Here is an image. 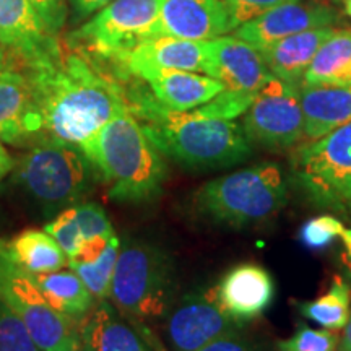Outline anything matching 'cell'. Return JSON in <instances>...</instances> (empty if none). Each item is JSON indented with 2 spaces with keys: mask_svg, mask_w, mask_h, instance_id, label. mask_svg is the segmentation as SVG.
<instances>
[{
  "mask_svg": "<svg viewBox=\"0 0 351 351\" xmlns=\"http://www.w3.org/2000/svg\"><path fill=\"white\" fill-rule=\"evenodd\" d=\"M32 83L38 135L80 147L129 109L125 86L80 54L25 67Z\"/></svg>",
  "mask_w": 351,
  "mask_h": 351,
  "instance_id": "obj_1",
  "label": "cell"
},
{
  "mask_svg": "<svg viewBox=\"0 0 351 351\" xmlns=\"http://www.w3.org/2000/svg\"><path fill=\"white\" fill-rule=\"evenodd\" d=\"M129 109L161 155L189 169H225L252 155L243 125L192 111H173L155 98L150 88H125Z\"/></svg>",
  "mask_w": 351,
  "mask_h": 351,
  "instance_id": "obj_2",
  "label": "cell"
},
{
  "mask_svg": "<svg viewBox=\"0 0 351 351\" xmlns=\"http://www.w3.org/2000/svg\"><path fill=\"white\" fill-rule=\"evenodd\" d=\"M80 150L108 186V197L122 204H147L163 192L168 168L130 111L114 117Z\"/></svg>",
  "mask_w": 351,
  "mask_h": 351,
  "instance_id": "obj_3",
  "label": "cell"
},
{
  "mask_svg": "<svg viewBox=\"0 0 351 351\" xmlns=\"http://www.w3.org/2000/svg\"><path fill=\"white\" fill-rule=\"evenodd\" d=\"M287 204V184L276 163H261L215 178L194 195L200 217L234 230L261 225Z\"/></svg>",
  "mask_w": 351,
  "mask_h": 351,
  "instance_id": "obj_4",
  "label": "cell"
},
{
  "mask_svg": "<svg viewBox=\"0 0 351 351\" xmlns=\"http://www.w3.org/2000/svg\"><path fill=\"white\" fill-rule=\"evenodd\" d=\"M174 270L169 257L150 244H127L121 249L109 298L132 320H155L166 315L174 298Z\"/></svg>",
  "mask_w": 351,
  "mask_h": 351,
  "instance_id": "obj_5",
  "label": "cell"
},
{
  "mask_svg": "<svg viewBox=\"0 0 351 351\" xmlns=\"http://www.w3.org/2000/svg\"><path fill=\"white\" fill-rule=\"evenodd\" d=\"M93 169L80 147L41 137L21 158L16 181L41 204L62 207L75 204L90 191Z\"/></svg>",
  "mask_w": 351,
  "mask_h": 351,
  "instance_id": "obj_6",
  "label": "cell"
},
{
  "mask_svg": "<svg viewBox=\"0 0 351 351\" xmlns=\"http://www.w3.org/2000/svg\"><path fill=\"white\" fill-rule=\"evenodd\" d=\"M0 301L15 313L41 351L80 350V322L56 311L38 288L33 274L0 245Z\"/></svg>",
  "mask_w": 351,
  "mask_h": 351,
  "instance_id": "obj_7",
  "label": "cell"
},
{
  "mask_svg": "<svg viewBox=\"0 0 351 351\" xmlns=\"http://www.w3.org/2000/svg\"><path fill=\"white\" fill-rule=\"evenodd\" d=\"M302 187L319 204L351 210V121L293 152Z\"/></svg>",
  "mask_w": 351,
  "mask_h": 351,
  "instance_id": "obj_8",
  "label": "cell"
},
{
  "mask_svg": "<svg viewBox=\"0 0 351 351\" xmlns=\"http://www.w3.org/2000/svg\"><path fill=\"white\" fill-rule=\"evenodd\" d=\"M161 0H112L90 21L69 34L96 57L119 64V60L143 39L153 38L160 19Z\"/></svg>",
  "mask_w": 351,
  "mask_h": 351,
  "instance_id": "obj_9",
  "label": "cell"
},
{
  "mask_svg": "<svg viewBox=\"0 0 351 351\" xmlns=\"http://www.w3.org/2000/svg\"><path fill=\"white\" fill-rule=\"evenodd\" d=\"M243 129L251 143L270 152L300 147L304 140L300 85L271 78L244 112Z\"/></svg>",
  "mask_w": 351,
  "mask_h": 351,
  "instance_id": "obj_10",
  "label": "cell"
},
{
  "mask_svg": "<svg viewBox=\"0 0 351 351\" xmlns=\"http://www.w3.org/2000/svg\"><path fill=\"white\" fill-rule=\"evenodd\" d=\"M0 43L25 67H39L62 57L59 41L29 0H0Z\"/></svg>",
  "mask_w": 351,
  "mask_h": 351,
  "instance_id": "obj_11",
  "label": "cell"
},
{
  "mask_svg": "<svg viewBox=\"0 0 351 351\" xmlns=\"http://www.w3.org/2000/svg\"><path fill=\"white\" fill-rule=\"evenodd\" d=\"M238 327L215 295V288L184 301L166 322L171 351H200L218 337Z\"/></svg>",
  "mask_w": 351,
  "mask_h": 351,
  "instance_id": "obj_12",
  "label": "cell"
},
{
  "mask_svg": "<svg viewBox=\"0 0 351 351\" xmlns=\"http://www.w3.org/2000/svg\"><path fill=\"white\" fill-rule=\"evenodd\" d=\"M335 20L337 13L330 7L296 0L271 8L251 21H245L232 33L257 51H263L271 44L306 29L332 26Z\"/></svg>",
  "mask_w": 351,
  "mask_h": 351,
  "instance_id": "obj_13",
  "label": "cell"
},
{
  "mask_svg": "<svg viewBox=\"0 0 351 351\" xmlns=\"http://www.w3.org/2000/svg\"><path fill=\"white\" fill-rule=\"evenodd\" d=\"M231 32H234V26L223 0H161L153 38L210 41Z\"/></svg>",
  "mask_w": 351,
  "mask_h": 351,
  "instance_id": "obj_14",
  "label": "cell"
},
{
  "mask_svg": "<svg viewBox=\"0 0 351 351\" xmlns=\"http://www.w3.org/2000/svg\"><path fill=\"white\" fill-rule=\"evenodd\" d=\"M207 75L217 78L226 90L258 93L274 75L265 60L251 44L236 36H219L208 41Z\"/></svg>",
  "mask_w": 351,
  "mask_h": 351,
  "instance_id": "obj_15",
  "label": "cell"
},
{
  "mask_svg": "<svg viewBox=\"0 0 351 351\" xmlns=\"http://www.w3.org/2000/svg\"><path fill=\"white\" fill-rule=\"evenodd\" d=\"M215 295L230 317L241 324L265 313L275 298V283L262 265L244 262L223 276Z\"/></svg>",
  "mask_w": 351,
  "mask_h": 351,
  "instance_id": "obj_16",
  "label": "cell"
},
{
  "mask_svg": "<svg viewBox=\"0 0 351 351\" xmlns=\"http://www.w3.org/2000/svg\"><path fill=\"white\" fill-rule=\"evenodd\" d=\"M210 60L208 41H191L173 36L143 39L119 60L122 75H130L140 67H156L207 75Z\"/></svg>",
  "mask_w": 351,
  "mask_h": 351,
  "instance_id": "obj_17",
  "label": "cell"
},
{
  "mask_svg": "<svg viewBox=\"0 0 351 351\" xmlns=\"http://www.w3.org/2000/svg\"><path fill=\"white\" fill-rule=\"evenodd\" d=\"M130 75L147 83L155 98L173 111H192L225 90L217 78L186 70L140 67Z\"/></svg>",
  "mask_w": 351,
  "mask_h": 351,
  "instance_id": "obj_18",
  "label": "cell"
},
{
  "mask_svg": "<svg viewBox=\"0 0 351 351\" xmlns=\"http://www.w3.org/2000/svg\"><path fill=\"white\" fill-rule=\"evenodd\" d=\"M38 135L33 90L26 73L0 70V138L15 143Z\"/></svg>",
  "mask_w": 351,
  "mask_h": 351,
  "instance_id": "obj_19",
  "label": "cell"
},
{
  "mask_svg": "<svg viewBox=\"0 0 351 351\" xmlns=\"http://www.w3.org/2000/svg\"><path fill=\"white\" fill-rule=\"evenodd\" d=\"M78 351H153L114 307L101 300L80 322Z\"/></svg>",
  "mask_w": 351,
  "mask_h": 351,
  "instance_id": "obj_20",
  "label": "cell"
},
{
  "mask_svg": "<svg viewBox=\"0 0 351 351\" xmlns=\"http://www.w3.org/2000/svg\"><path fill=\"white\" fill-rule=\"evenodd\" d=\"M304 140L315 142L351 121V85L300 86Z\"/></svg>",
  "mask_w": 351,
  "mask_h": 351,
  "instance_id": "obj_21",
  "label": "cell"
},
{
  "mask_svg": "<svg viewBox=\"0 0 351 351\" xmlns=\"http://www.w3.org/2000/svg\"><path fill=\"white\" fill-rule=\"evenodd\" d=\"M333 32L335 28L332 26L306 29L271 44L267 49L261 51V54L275 78L293 85H301L302 75L313 62L319 47L332 36Z\"/></svg>",
  "mask_w": 351,
  "mask_h": 351,
  "instance_id": "obj_22",
  "label": "cell"
},
{
  "mask_svg": "<svg viewBox=\"0 0 351 351\" xmlns=\"http://www.w3.org/2000/svg\"><path fill=\"white\" fill-rule=\"evenodd\" d=\"M351 85V29H335L319 47L300 86Z\"/></svg>",
  "mask_w": 351,
  "mask_h": 351,
  "instance_id": "obj_23",
  "label": "cell"
},
{
  "mask_svg": "<svg viewBox=\"0 0 351 351\" xmlns=\"http://www.w3.org/2000/svg\"><path fill=\"white\" fill-rule=\"evenodd\" d=\"M34 282L56 311L82 322L95 307L96 298L73 270L33 274Z\"/></svg>",
  "mask_w": 351,
  "mask_h": 351,
  "instance_id": "obj_24",
  "label": "cell"
},
{
  "mask_svg": "<svg viewBox=\"0 0 351 351\" xmlns=\"http://www.w3.org/2000/svg\"><path fill=\"white\" fill-rule=\"evenodd\" d=\"M10 258L32 274H44L64 269L69 263L67 254L57 241L41 230L21 231L12 241H0Z\"/></svg>",
  "mask_w": 351,
  "mask_h": 351,
  "instance_id": "obj_25",
  "label": "cell"
},
{
  "mask_svg": "<svg viewBox=\"0 0 351 351\" xmlns=\"http://www.w3.org/2000/svg\"><path fill=\"white\" fill-rule=\"evenodd\" d=\"M300 311L306 319L322 328L333 332L343 330L351 314V287L343 276H333L326 295L302 302Z\"/></svg>",
  "mask_w": 351,
  "mask_h": 351,
  "instance_id": "obj_26",
  "label": "cell"
},
{
  "mask_svg": "<svg viewBox=\"0 0 351 351\" xmlns=\"http://www.w3.org/2000/svg\"><path fill=\"white\" fill-rule=\"evenodd\" d=\"M121 252V243L116 234L109 239V243L104 249L103 256L93 263H69L70 270H73L80 276V280L85 283V287L90 289V293L96 300H106L111 291V283L114 270H116L117 257Z\"/></svg>",
  "mask_w": 351,
  "mask_h": 351,
  "instance_id": "obj_27",
  "label": "cell"
},
{
  "mask_svg": "<svg viewBox=\"0 0 351 351\" xmlns=\"http://www.w3.org/2000/svg\"><path fill=\"white\" fill-rule=\"evenodd\" d=\"M345 226L339 218L332 215H319L307 219L300 228L298 238L311 251H324L337 238H340Z\"/></svg>",
  "mask_w": 351,
  "mask_h": 351,
  "instance_id": "obj_28",
  "label": "cell"
},
{
  "mask_svg": "<svg viewBox=\"0 0 351 351\" xmlns=\"http://www.w3.org/2000/svg\"><path fill=\"white\" fill-rule=\"evenodd\" d=\"M0 351H41L25 324L10 307L0 301Z\"/></svg>",
  "mask_w": 351,
  "mask_h": 351,
  "instance_id": "obj_29",
  "label": "cell"
},
{
  "mask_svg": "<svg viewBox=\"0 0 351 351\" xmlns=\"http://www.w3.org/2000/svg\"><path fill=\"white\" fill-rule=\"evenodd\" d=\"M340 345L339 333L333 330H315L307 326H300L287 340L278 343L280 351H337Z\"/></svg>",
  "mask_w": 351,
  "mask_h": 351,
  "instance_id": "obj_30",
  "label": "cell"
},
{
  "mask_svg": "<svg viewBox=\"0 0 351 351\" xmlns=\"http://www.w3.org/2000/svg\"><path fill=\"white\" fill-rule=\"evenodd\" d=\"M256 95L257 93H241V91H232L225 88L221 93L197 109L202 114H205V116L217 117V119L234 121L236 117L247 111L254 98H256Z\"/></svg>",
  "mask_w": 351,
  "mask_h": 351,
  "instance_id": "obj_31",
  "label": "cell"
},
{
  "mask_svg": "<svg viewBox=\"0 0 351 351\" xmlns=\"http://www.w3.org/2000/svg\"><path fill=\"white\" fill-rule=\"evenodd\" d=\"M44 231L57 241V244L62 247V251L67 254L69 258L72 257L83 239L75 219V205L62 210L52 221L44 226Z\"/></svg>",
  "mask_w": 351,
  "mask_h": 351,
  "instance_id": "obj_32",
  "label": "cell"
},
{
  "mask_svg": "<svg viewBox=\"0 0 351 351\" xmlns=\"http://www.w3.org/2000/svg\"><path fill=\"white\" fill-rule=\"evenodd\" d=\"M75 219L83 239L111 238L116 234L104 208L95 202L75 205Z\"/></svg>",
  "mask_w": 351,
  "mask_h": 351,
  "instance_id": "obj_33",
  "label": "cell"
},
{
  "mask_svg": "<svg viewBox=\"0 0 351 351\" xmlns=\"http://www.w3.org/2000/svg\"><path fill=\"white\" fill-rule=\"evenodd\" d=\"M223 2L226 3L228 10L231 13L232 26L236 29L245 21L257 19L271 8L288 2H296V0H223Z\"/></svg>",
  "mask_w": 351,
  "mask_h": 351,
  "instance_id": "obj_34",
  "label": "cell"
},
{
  "mask_svg": "<svg viewBox=\"0 0 351 351\" xmlns=\"http://www.w3.org/2000/svg\"><path fill=\"white\" fill-rule=\"evenodd\" d=\"M32 5L41 15L44 23L56 36H59L60 29L67 19V5L65 0H29Z\"/></svg>",
  "mask_w": 351,
  "mask_h": 351,
  "instance_id": "obj_35",
  "label": "cell"
},
{
  "mask_svg": "<svg viewBox=\"0 0 351 351\" xmlns=\"http://www.w3.org/2000/svg\"><path fill=\"white\" fill-rule=\"evenodd\" d=\"M158 351H165L158 346ZM200 351H261L258 346L254 343L252 340H249L247 337L243 335L238 330V327L232 328V330L226 332L225 335L218 337L217 340H213L212 343L204 346Z\"/></svg>",
  "mask_w": 351,
  "mask_h": 351,
  "instance_id": "obj_36",
  "label": "cell"
},
{
  "mask_svg": "<svg viewBox=\"0 0 351 351\" xmlns=\"http://www.w3.org/2000/svg\"><path fill=\"white\" fill-rule=\"evenodd\" d=\"M111 238L82 239L77 252L69 258V263H93V262H96L101 256H103L104 249H106V245Z\"/></svg>",
  "mask_w": 351,
  "mask_h": 351,
  "instance_id": "obj_37",
  "label": "cell"
},
{
  "mask_svg": "<svg viewBox=\"0 0 351 351\" xmlns=\"http://www.w3.org/2000/svg\"><path fill=\"white\" fill-rule=\"evenodd\" d=\"M112 0H70V5L73 8L75 20H83L86 16L95 15L101 8L106 7Z\"/></svg>",
  "mask_w": 351,
  "mask_h": 351,
  "instance_id": "obj_38",
  "label": "cell"
},
{
  "mask_svg": "<svg viewBox=\"0 0 351 351\" xmlns=\"http://www.w3.org/2000/svg\"><path fill=\"white\" fill-rule=\"evenodd\" d=\"M3 140L0 138V181H2L5 176L10 173L12 168H13V161H12V156L8 155V152L5 150V147H3Z\"/></svg>",
  "mask_w": 351,
  "mask_h": 351,
  "instance_id": "obj_39",
  "label": "cell"
},
{
  "mask_svg": "<svg viewBox=\"0 0 351 351\" xmlns=\"http://www.w3.org/2000/svg\"><path fill=\"white\" fill-rule=\"evenodd\" d=\"M340 350L351 351V314H350L348 324H346L343 328V335H341V339H340Z\"/></svg>",
  "mask_w": 351,
  "mask_h": 351,
  "instance_id": "obj_40",
  "label": "cell"
},
{
  "mask_svg": "<svg viewBox=\"0 0 351 351\" xmlns=\"http://www.w3.org/2000/svg\"><path fill=\"white\" fill-rule=\"evenodd\" d=\"M340 258H341V267H343L345 280L348 282V285L351 287V257L346 256V254H343V256H341Z\"/></svg>",
  "mask_w": 351,
  "mask_h": 351,
  "instance_id": "obj_41",
  "label": "cell"
},
{
  "mask_svg": "<svg viewBox=\"0 0 351 351\" xmlns=\"http://www.w3.org/2000/svg\"><path fill=\"white\" fill-rule=\"evenodd\" d=\"M341 241H343V245H345V254L346 256L351 257V230H343L341 232Z\"/></svg>",
  "mask_w": 351,
  "mask_h": 351,
  "instance_id": "obj_42",
  "label": "cell"
},
{
  "mask_svg": "<svg viewBox=\"0 0 351 351\" xmlns=\"http://www.w3.org/2000/svg\"><path fill=\"white\" fill-rule=\"evenodd\" d=\"M5 69V56H3V49H2V43H0V70Z\"/></svg>",
  "mask_w": 351,
  "mask_h": 351,
  "instance_id": "obj_43",
  "label": "cell"
},
{
  "mask_svg": "<svg viewBox=\"0 0 351 351\" xmlns=\"http://www.w3.org/2000/svg\"><path fill=\"white\" fill-rule=\"evenodd\" d=\"M343 3L346 13H348V16H351V0H343Z\"/></svg>",
  "mask_w": 351,
  "mask_h": 351,
  "instance_id": "obj_44",
  "label": "cell"
},
{
  "mask_svg": "<svg viewBox=\"0 0 351 351\" xmlns=\"http://www.w3.org/2000/svg\"><path fill=\"white\" fill-rule=\"evenodd\" d=\"M332 2H343V0H332Z\"/></svg>",
  "mask_w": 351,
  "mask_h": 351,
  "instance_id": "obj_45",
  "label": "cell"
},
{
  "mask_svg": "<svg viewBox=\"0 0 351 351\" xmlns=\"http://www.w3.org/2000/svg\"><path fill=\"white\" fill-rule=\"evenodd\" d=\"M339 351H341V350H339Z\"/></svg>",
  "mask_w": 351,
  "mask_h": 351,
  "instance_id": "obj_46",
  "label": "cell"
}]
</instances>
